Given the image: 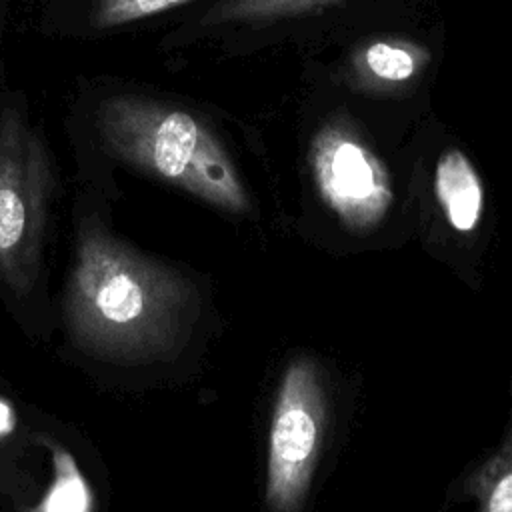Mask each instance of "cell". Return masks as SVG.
I'll use <instances>...</instances> for the list:
<instances>
[{
  "label": "cell",
  "instance_id": "6da1fadb",
  "mask_svg": "<svg viewBox=\"0 0 512 512\" xmlns=\"http://www.w3.org/2000/svg\"><path fill=\"white\" fill-rule=\"evenodd\" d=\"M196 306L194 286L110 234L98 220L78 230L66 288L68 330L84 352L122 364L176 348Z\"/></svg>",
  "mask_w": 512,
  "mask_h": 512
},
{
  "label": "cell",
  "instance_id": "7a4b0ae2",
  "mask_svg": "<svg viewBox=\"0 0 512 512\" xmlns=\"http://www.w3.org/2000/svg\"><path fill=\"white\" fill-rule=\"evenodd\" d=\"M96 126L104 148L118 160L226 212L250 210L230 154L188 110L122 94L100 102Z\"/></svg>",
  "mask_w": 512,
  "mask_h": 512
},
{
  "label": "cell",
  "instance_id": "3957f363",
  "mask_svg": "<svg viewBox=\"0 0 512 512\" xmlns=\"http://www.w3.org/2000/svg\"><path fill=\"white\" fill-rule=\"evenodd\" d=\"M56 178L44 138L16 108L0 114V280L26 296L40 252Z\"/></svg>",
  "mask_w": 512,
  "mask_h": 512
},
{
  "label": "cell",
  "instance_id": "277c9868",
  "mask_svg": "<svg viewBox=\"0 0 512 512\" xmlns=\"http://www.w3.org/2000/svg\"><path fill=\"white\" fill-rule=\"evenodd\" d=\"M326 432V394L318 366L294 358L280 380L268 434L266 490L272 512H300Z\"/></svg>",
  "mask_w": 512,
  "mask_h": 512
},
{
  "label": "cell",
  "instance_id": "5b68a950",
  "mask_svg": "<svg viewBox=\"0 0 512 512\" xmlns=\"http://www.w3.org/2000/svg\"><path fill=\"white\" fill-rule=\"evenodd\" d=\"M308 166L318 196L344 228L370 232L390 212V170L350 120L336 116L314 132Z\"/></svg>",
  "mask_w": 512,
  "mask_h": 512
},
{
  "label": "cell",
  "instance_id": "8992f818",
  "mask_svg": "<svg viewBox=\"0 0 512 512\" xmlns=\"http://www.w3.org/2000/svg\"><path fill=\"white\" fill-rule=\"evenodd\" d=\"M430 64L426 46L404 38H378L350 56V74L360 88L394 90L418 80Z\"/></svg>",
  "mask_w": 512,
  "mask_h": 512
},
{
  "label": "cell",
  "instance_id": "52a82bcc",
  "mask_svg": "<svg viewBox=\"0 0 512 512\" xmlns=\"http://www.w3.org/2000/svg\"><path fill=\"white\" fill-rule=\"evenodd\" d=\"M434 194L452 230L470 234L484 218L482 178L460 148H446L434 168Z\"/></svg>",
  "mask_w": 512,
  "mask_h": 512
},
{
  "label": "cell",
  "instance_id": "ba28073f",
  "mask_svg": "<svg viewBox=\"0 0 512 512\" xmlns=\"http://www.w3.org/2000/svg\"><path fill=\"white\" fill-rule=\"evenodd\" d=\"M340 0H222L210 8L204 16L206 24H230V22H272L290 16L304 14Z\"/></svg>",
  "mask_w": 512,
  "mask_h": 512
},
{
  "label": "cell",
  "instance_id": "9c48e42d",
  "mask_svg": "<svg viewBox=\"0 0 512 512\" xmlns=\"http://www.w3.org/2000/svg\"><path fill=\"white\" fill-rule=\"evenodd\" d=\"M478 512H512V428L502 448L476 470L470 482Z\"/></svg>",
  "mask_w": 512,
  "mask_h": 512
},
{
  "label": "cell",
  "instance_id": "30bf717a",
  "mask_svg": "<svg viewBox=\"0 0 512 512\" xmlns=\"http://www.w3.org/2000/svg\"><path fill=\"white\" fill-rule=\"evenodd\" d=\"M190 0H92L90 22L98 30L124 26L182 6Z\"/></svg>",
  "mask_w": 512,
  "mask_h": 512
},
{
  "label": "cell",
  "instance_id": "8fae6325",
  "mask_svg": "<svg viewBox=\"0 0 512 512\" xmlns=\"http://www.w3.org/2000/svg\"><path fill=\"white\" fill-rule=\"evenodd\" d=\"M62 470L60 478L50 494V500L44 506V512H84L86 508V490L76 474L74 464L68 458H60Z\"/></svg>",
  "mask_w": 512,
  "mask_h": 512
},
{
  "label": "cell",
  "instance_id": "7c38bea8",
  "mask_svg": "<svg viewBox=\"0 0 512 512\" xmlns=\"http://www.w3.org/2000/svg\"><path fill=\"white\" fill-rule=\"evenodd\" d=\"M8 424V410L0 404V428H4Z\"/></svg>",
  "mask_w": 512,
  "mask_h": 512
}]
</instances>
